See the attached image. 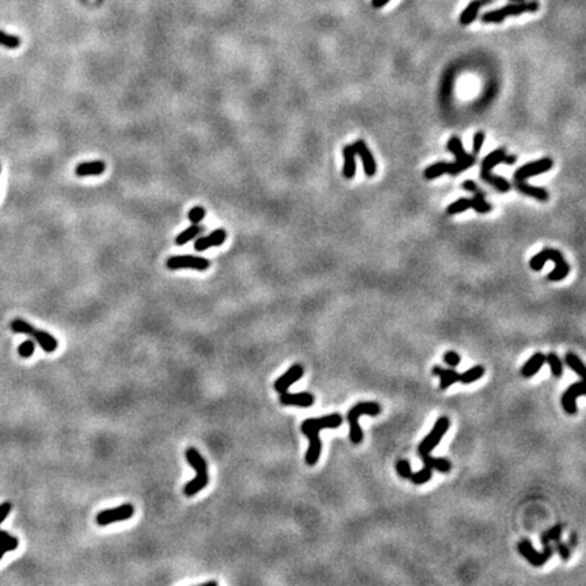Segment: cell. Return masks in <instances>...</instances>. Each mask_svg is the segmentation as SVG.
<instances>
[{
  "instance_id": "f6af8a7d",
  "label": "cell",
  "mask_w": 586,
  "mask_h": 586,
  "mask_svg": "<svg viewBox=\"0 0 586 586\" xmlns=\"http://www.w3.org/2000/svg\"><path fill=\"white\" fill-rule=\"evenodd\" d=\"M513 1H522V0H513Z\"/></svg>"
},
{
  "instance_id": "ba28073f",
  "label": "cell",
  "mask_w": 586,
  "mask_h": 586,
  "mask_svg": "<svg viewBox=\"0 0 586 586\" xmlns=\"http://www.w3.org/2000/svg\"><path fill=\"white\" fill-rule=\"evenodd\" d=\"M449 429V419L447 418V417H441V418H438L437 419V422L435 423V428L432 429V432L429 433L428 435H426V438L425 440H422V442L419 444V447H418V452H419V456H422V454H428L430 453L433 449L440 444V441H441V438L444 437V435L448 432Z\"/></svg>"
},
{
  "instance_id": "cb8c5ba5",
  "label": "cell",
  "mask_w": 586,
  "mask_h": 586,
  "mask_svg": "<svg viewBox=\"0 0 586 586\" xmlns=\"http://www.w3.org/2000/svg\"><path fill=\"white\" fill-rule=\"evenodd\" d=\"M544 362H546V356L543 353H536L521 368V375L524 377H532L540 370L541 367L544 365Z\"/></svg>"
},
{
  "instance_id": "484cf974",
  "label": "cell",
  "mask_w": 586,
  "mask_h": 586,
  "mask_svg": "<svg viewBox=\"0 0 586 586\" xmlns=\"http://www.w3.org/2000/svg\"><path fill=\"white\" fill-rule=\"evenodd\" d=\"M202 231H204V227H202V225H200V223L190 225L189 228H186L184 231H182L178 236L175 237V244H177V246H184V244L189 243L191 239H194L196 236H198V235H200Z\"/></svg>"
},
{
  "instance_id": "4dcf8cb0",
  "label": "cell",
  "mask_w": 586,
  "mask_h": 586,
  "mask_svg": "<svg viewBox=\"0 0 586 586\" xmlns=\"http://www.w3.org/2000/svg\"><path fill=\"white\" fill-rule=\"evenodd\" d=\"M18 544H19V541H18L17 537H14L11 535L7 534L6 531H1V529H0V546L6 550V553L7 551H14V550H17V548H18Z\"/></svg>"
},
{
  "instance_id": "f1b7e54d",
  "label": "cell",
  "mask_w": 586,
  "mask_h": 586,
  "mask_svg": "<svg viewBox=\"0 0 586 586\" xmlns=\"http://www.w3.org/2000/svg\"><path fill=\"white\" fill-rule=\"evenodd\" d=\"M565 360H566V364L570 367L571 370H574L581 379H585V365H584V362L581 361L580 357L575 356L574 353H567Z\"/></svg>"
},
{
  "instance_id": "d6986e66",
  "label": "cell",
  "mask_w": 586,
  "mask_h": 586,
  "mask_svg": "<svg viewBox=\"0 0 586 586\" xmlns=\"http://www.w3.org/2000/svg\"><path fill=\"white\" fill-rule=\"evenodd\" d=\"M186 460L190 464L191 468L197 472V476H208V466L206 461L198 452V449L189 448L186 451Z\"/></svg>"
},
{
  "instance_id": "4316f807",
  "label": "cell",
  "mask_w": 586,
  "mask_h": 586,
  "mask_svg": "<svg viewBox=\"0 0 586 586\" xmlns=\"http://www.w3.org/2000/svg\"><path fill=\"white\" fill-rule=\"evenodd\" d=\"M208 483H209V476H196L193 481L189 482L184 487V495H187V497L196 495L197 493H200Z\"/></svg>"
},
{
  "instance_id": "d6a6232c",
  "label": "cell",
  "mask_w": 586,
  "mask_h": 586,
  "mask_svg": "<svg viewBox=\"0 0 586 586\" xmlns=\"http://www.w3.org/2000/svg\"><path fill=\"white\" fill-rule=\"evenodd\" d=\"M10 327H11V330H13L14 333L26 334V335H30L34 330V326H32V324L29 322H26V320H22V319H15V320H13L11 324H10Z\"/></svg>"
},
{
  "instance_id": "8d00e7d4",
  "label": "cell",
  "mask_w": 586,
  "mask_h": 586,
  "mask_svg": "<svg viewBox=\"0 0 586 586\" xmlns=\"http://www.w3.org/2000/svg\"><path fill=\"white\" fill-rule=\"evenodd\" d=\"M396 471H398V474L401 475L402 478H404V479H408L410 478V475H411V466H410V463H408L407 460H399L398 463H396Z\"/></svg>"
},
{
  "instance_id": "9a60e30c",
  "label": "cell",
  "mask_w": 586,
  "mask_h": 586,
  "mask_svg": "<svg viewBox=\"0 0 586 586\" xmlns=\"http://www.w3.org/2000/svg\"><path fill=\"white\" fill-rule=\"evenodd\" d=\"M353 148L356 151V155H358L362 159L365 175L367 177H373L376 174V162L370 150L365 144V141L364 140H357L356 143L353 144Z\"/></svg>"
},
{
  "instance_id": "8992f818",
  "label": "cell",
  "mask_w": 586,
  "mask_h": 586,
  "mask_svg": "<svg viewBox=\"0 0 586 586\" xmlns=\"http://www.w3.org/2000/svg\"><path fill=\"white\" fill-rule=\"evenodd\" d=\"M382 407L380 404H377L376 402H361L356 404L354 407L350 410L348 413V421L350 423V440L353 444H360L362 442L364 435H362V429L358 423V419L361 415H370V417H376L380 414Z\"/></svg>"
},
{
  "instance_id": "7402d4cb",
  "label": "cell",
  "mask_w": 586,
  "mask_h": 586,
  "mask_svg": "<svg viewBox=\"0 0 586 586\" xmlns=\"http://www.w3.org/2000/svg\"><path fill=\"white\" fill-rule=\"evenodd\" d=\"M432 373L440 376V389L449 388L452 384L459 382V376H460V373H457L454 369H442L440 367H435L432 369Z\"/></svg>"
},
{
  "instance_id": "4fadbf2b",
  "label": "cell",
  "mask_w": 586,
  "mask_h": 586,
  "mask_svg": "<svg viewBox=\"0 0 586 586\" xmlns=\"http://www.w3.org/2000/svg\"><path fill=\"white\" fill-rule=\"evenodd\" d=\"M585 382H584V379H582L581 382L574 383L573 385H570V387L567 388L566 392L562 396V407H563V410L566 411L567 414L574 415L578 411V407H577L575 401H577V398L585 395Z\"/></svg>"
},
{
  "instance_id": "836d02e7",
  "label": "cell",
  "mask_w": 586,
  "mask_h": 586,
  "mask_svg": "<svg viewBox=\"0 0 586 586\" xmlns=\"http://www.w3.org/2000/svg\"><path fill=\"white\" fill-rule=\"evenodd\" d=\"M0 45L6 46L8 49H17L20 45V40L15 35H10L0 30Z\"/></svg>"
},
{
  "instance_id": "603a6c76",
  "label": "cell",
  "mask_w": 586,
  "mask_h": 586,
  "mask_svg": "<svg viewBox=\"0 0 586 586\" xmlns=\"http://www.w3.org/2000/svg\"><path fill=\"white\" fill-rule=\"evenodd\" d=\"M356 151L353 148V145H346L343 148V177L348 179H352L356 174Z\"/></svg>"
},
{
  "instance_id": "ab89813d",
  "label": "cell",
  "mask_w": 586,
  "mask_h": 586,
  "mask_svg": "<svg viewBox=\"0 0 586 586\" xmlns=\"http://www.w3.org/2000/svg\"><path fill=\"white\" fill-rule=\"evenodd\" d=\"M553 543H556V550H558V553H559L560 558L563 560L570 559V550H569V547H567L565 543H562L559 539L555 540Z\"/></svg>"
},
{
  "instance_id": "1f68e13d",
  "label": "cell",
  "mask_w": 586,
  "mask_h": 586,
  "mask_svg": "<svg viewBox=\"0 0 586 586\" xmlns=\"http://www.w3.org/2000/svg\"><path fill=\"white\" fill-rule=\"evenodd\" d=\"M546 362H548L553 376H556V377L562 376V373H563V364H562L560 358L555 353H550L548 356H546Z\"/></svg>"
},
{
  "instance_id": "9c48e42d",
  "label": "cell",
  "mask_w": 586,
  "mask_h": 586,
  "mask_svg": "<svg viewBox=\"0 0 586 586\" xmlns=\"http://www.w3.org/2000/svg\"><path fill=\"white\" fill-rule=\"evenodd\" d=\"M167 269L177 270V269H196V270H206L211 266V261L202 257H194V255H177L170 257L166 262Z\"/></svg>"
},
{
  "instance_id": "f546056e",
  "label": "cell",
  "mask_w": 586,
  "mask_h": 586,
  "mask_svg": "<svg viewBox=\"0 0 586 586\" xmlns=\"http://www.w3.org/2000/svg\"><path fill=\"white\" fill-rule=\"evenodd\" d=\"M408 479L413 482L414 485H423V483H426V482H429L432 479V468L425 466L421 471H418V472H411Z\"/></svg>"
},
{
  "instance_id": "7c38bea8",
  "label": "cell",
  "mask_w": 586,
  "mask_h": 586,
  "mask_svg": "<svg viewBox=\"0 0 586 586\" xmlns=\"http://www.w3.org/2000/svg\"><path fill=\"white\" fill-rule=\"evenodd\" d=\"M517 548H519V553L525 558V559L532 565V566L535 567H540L543 566L544 563H546L547 560L551 558V555H553V547L550 546H546L543 547L544 550H543V553H537L536 550H535L534 547H532V544L529 543L528 540H522L519 543V546H517Z\"/></svg>"
},
{
  "instance_id": "277c9868",
  "label": "cell",
  "mask_w": 586,
  "mask_h": 586,
  "mask_svg": "<svg viewBox=\"0 0 586 586\" xmlns=\"http://www.w3.org/2000/svg\"><path fill=\"white\" fill-rule=\"evenodd\" d=\"M463 189L468 191H472L475 197L472 200L468 198H460L457 201H454L447 208V213L448 215H457L461 212H466L468 209H474L478 213H488L493 209V206L488 204L485 198V193L478 187V184H475L474 181H466L463 182Z\"/></svg>"
},
{
  "instance_id": "60d3db41",
  "label": "cell",
  "mask_w": 586,
  "mask_h": 586,
  "mask_svg": "<svg viewBox=\"0 0 586 586\" xmlns=\"http://www.w3.org/2000/svg\"><path fill=\"white\" fill-rule=\"evenodd\" d=\"M11 509H13V505H11V502H8V501L0 503V524L6 520V517L8 516V513L11 512Z\"/></svg>"
},
{
  "instance_id": "ac0fdd59",
  "label": "cell",
  "mask_w": 586,
  "mask_h": 586,
  "mask_svg": "<svg viewBox=\"0 0 586 586\" xmlns=\"http://www.w3.org/2000/svg\"><path fill=\"white\" fill-rule=\"evenodd\" d=\"M106 170L103 160H91V162H82L76 166L75 174L78 177H98L102 175Z\"/></svg>"
},
{
  "instance_id": "7a4b0ae2",
  "label": "cell",
  "mask_w": 586,
  "mask_h": 586,
  "mask_svg": "<svg viewBox=\"0 0 586 586\" xmlns=\"http://www.w3.org/2000/svg\"><path fill=\"white\" fill-rule=\"evenodd\" d=\"M448 150L453 153L456 160H454V162H451V163L438 162V163L429 166L428 168L425 170V172H423L425 178H438V177L444 175L445 172H448L451 175H457V174H460L461 171L471 168V167L475 165V162H476V156H475L474 153H472V155H468L467 152L464 151V148H463L461 140L459 137H456V136L449 138Z\"/></svg>"
},
{
  "instance_id": "f35d334b",
  "label": "cell",
  "mask_w": 586,
  "mask_h": 586,
  "mask_svg": "<svg viewBox=\"0 0 586 586\" xmlns=\"http://www.w3.org/2000/svg\"><path fill=\"white\" fill-rule=\"evenodd\" d=\"M444 361L447 362L449 367H457L460 364V356L454 352H447L444 354Z\"/></svg>"
},
{
  "instance_id": "ffe728a7",
  "label": "cell",
  "mask_w": 586,
  "mask_h": 586,
  "mask_svg": "<svg viewBox=\"0 0 586 586\" xmlns=\"http://www.w3.org/2000/svg\"><path fill=\"white\" fill-rule=\"evenodd\" d=\"M491 1H493V0H472V1L463 10V13L460 14L461 25H463V26L471 25V23L476 19V17H478L479 10H481L482 7L485 6V4H487V3H491Z\"/></svg>"
},
{
  "instance_id": "30bf717a",
  "label": "cell",
  "mask_w": 586,
  "mask_h": 586,
  "mask_svg": "<svg viewBox=\"0 0 586 586\" xmlns=\"http://www.w3.org/2000/svg\"><path fill=\"white\" fill-rule=\"evenodd\" d=\"M134 514V507L131 503H125L121 506L113 507V509H105L102 512H99L95 517L97 524L98 525H109V524H114L118 521H125L128 519H131Z\"/></svg>"
},
{
  "instance_id": "2e32d148",
  "label": "cell",
  "mask_w": 586,
  "mask_h": 586,
  "mask_svg": "<svg viewBox=\"0 0 586 586\" xmlns=\"http://www.w3.org/2000/svg\"><path fill=\"white\" fill-rule=\"evenodd\" d=\"M225 239H227V232H225V230L218 228V230L211 232L209 235L197 239L196 243H194V250L205 251L208 250V249H211V247H218V246H221V244L224 243Z\"/></svg>"
},
{
  "instance_id": "d590c367",
  "label": "cell",
  "mask_w": 586,
  "mask_h": 586,
  "mask_svg": "<svg viewBox=\"0 0 586 586\" xmlns=\"http://www.w3.org/2000/svg\"><path fill=\"white\" fill-rule=\"evenodd\" d=\"M34 350H35V343L33 341H30V339H27L25 342L20 343L19 348H18V353H19L20 357L29 358V357L33 356Z\"/></svg>"
},
{
  "instance_id": "5b68a950",
  "label": "cell",
  "mask_w": 586,
  "mask_h": 586,
  "mask_svg": "<svg viewBox=\"0 0 586 586\" xmlns=\"http://www.w3.org/2000/svg\"><path fill=\"white\" fill-rule=\"evenodd\" d=\"M505 158H506V151H505L503 148L495 150V151H493L490 155H487L486 158L483 159L481 168L482 179H483L486 184H491L494 189H497V190L501 191V193H506V191L510 190V184H509L505 178H502V177L493 175V174H491V170L494 168L495 166H498L500 163H503V162H505Z\"/></svg>"
},
{
  "instance_id": "6da1fadb",
  "label": "cell",
  "mask_w": 586,
  "mask_h": 586,
  "mask_svg": "<svg viewBox=\"0 0 586 586\" xmlns=\"http://www.w3.org/2000/svg\"><path fill=\"white\" fill-rule=\"evenodd\" d=\"M341 425H342V415L338 413L326 415L322 418H310L301 423V432L310 440V447L305 453V463L308 466H315L320 457L322 441L319 437V432L322 429H336Z\"/></svg>"
},
{
  "instance_id": "3957f363",
  "label": "cell",
  "mask_w": 586,
  "mask_h": 586,
  "mask_svg": "<svg viewBox=\"0 0 586 586\" xmlns=\"http://www.w3.org/2000/svg\"><path fill=\"white\" fill-rule=\"evenodd\" d=\"M547 261H553L555 264V269L547 276L548 281L558 283L560 280L566 278L569 271H570V266L566 262L563 254L559 250H555V249H550V247L543 249L539 254H536L535 257H532V259L529 261V266L535 271H539L543 269V266H544Z\"/></svg>"
},
{
  "instance_id": "e575fe53",
  "label": "cell",
  "mask_w": 586,
  "mask_h": 586,
  "mask_svg": "<svg viewBox=\"0 0 586 586\" xmlns=\"http://www.w3.org/2000/svg\"><path fill=\"white\" fill-rule=\"evenodd\" d=\"M205 215H206V211H205L202 206L197 205V206H193L190 211H189L187 218H189V220L191 221V224H197V223H200V221L205 218Z\"/></svg>"
},
{
  "instance_id": "bcb514c9",
  "label": "cell",
  "mask_w": 586,
  "mask_h": 586,
  "mask_svg": "<svg viewBox=\"0 0 586 586\" xmlns=\"http://www.w3.org/2000/svg\"><path fill=\"white\" fill-rule=\"evenodd\" d=\"M0 171H1V167H0Z\"/></svg>"
},
{
  "instance_id": "e0dca14e",
  "label": "cell",
  "mask_w": 586,
  "mask_h": 586,
  "mask_svg": "<svg viewBox=\"0 0 586 586\" xmlns=\"http://www.w3.org/2000/svg\"><path fill=\"white\" fill-rule=\"evenodd\" d=\"M280 402L284 406H297V407H311L315 403V398L308 392H299V394H289L283 392L280 396Z\"/></svg>"
},
{
  "instance_id": "7bdbcfd3",
  "label": "cell",
  "mask_w": 586,
  "mask_h": 586,
  "mask_svg": "<svg viewBox=\"0 0 586 586\" xmlns=\"http://www.w3.org/2000/svg\"><path fill=\"white\" fill-rule=\"evenodd\" d=\"M570 546L571 547L577 546V535H575V532H573V534L570 535Z\"/></svg>"
},
{
  "instance_id": "ee69618b",
  "label": "cell",
  "mask_w": 586,
  "mask_h": 586,
  "mask_svg": "<svg viewBox=\"0 0 586 586\" xmlns=\"http://www.w3.org/2000/svg\"><path fill=\"white\" fill-rule=\"evenodd\" d=\"M4 553H6V550H4L3 547L0 546V559H1L3 556H4Z\"/></svg>"
},
{
  "instance_id": "5bb4252c",
  "label": "cell",
  "mask_w": 586,
  "mask_h": 586,
  "mask_svg": "<svg viewBox=\"0 0 586 586\" xmlns=\"http://www.w3.org/2000/svg\"><path fill=\"white\" fill-rule=\"evenodd\" d=\"M304 375V368L300 364H295L292 365L283 376H280L274 383V389L278 394H283L285 391H288L292 384H295L299 382Z\"/></svg>"
},
{
  "instance_id": "d4e9b609",
  "label": "cell",
  "mask_w": 586,
  "mask_h": 586,
  "mask_svg": "<svg viewBox=\"0 0 586 586\" xmlns=\"http://www.w3.org/2000/svg\"><path fill=\"white\" fill-rule=\"evenodd\" d=\"M422 461H423V464L426 466V467L432 468V469H437V471H440V472H444V474H447V472H449L451 471V463H449L447 459H442V457H433V456H430V454H422L421 456Z\"/></svg>"
},
{
  "instance_id": "8fae6325",
  "label": "cell",
  "mask_w": 586,
  "mask_h": 586,
  "mask_svg": "<svg viewBox=\"0 0 586 586\" xmlns=\"http://www.w3.org/2000/svg\"><path fill=\"white\" fill-rule=\"evenodd\" d=\"M553 166V162L550 158L540 159V160H536V162H531V163L524 165L522 167H520L517 171L514 172V186L525 182V179L527 178L536 177V175H539V174H543V172L551 170Z\"/></svg>"
},
{
  "instance_id": "74e56055",
  "label": "cell",
  "mask_w": 586,
  "mask_h": 586,
  "mask_svg": "<svg viewBox=\"0 0 586 586\" xmlns=\"http://www.w3.org/2000/svg\"><path fill=\"white\" fill-rule=\"evenodd\" d=\"M483 141H485V133L483 132H476L474 136V148H472V153H474L475 156H478L479 153H481V150H482V145H483Z\"/></svg>"
},
{
  "instance_id": "b9f144b4",
  "label": "cell",
  "mask_w": 586,
  "mask_h": 586,
  "mask_svg": "<svg viewBox=\"0 0 586 586\" xmlns=\"http://www.w3.org/2000/svg\"><path fill=\"white\" fill-rule=\"evenodd\" d=\"M391 0H372V6L375 7V8H382V7H384L385 4H388Z\"/></svg>"
},
{
  "instance_id": "52a82bcc",
  "label": "cell",
  "mask_w": 586,
  "mask_h": 586,
  "mask_svg": "<svg viewBox=\"0 0 586 586\" xmlns=\"http://www.w3.org/2000/svg\"><path fill=\"white\" fill-rule=\"evenodd\" d=\"M539 10L537 1H519L516 4L502 7L482 15L483 23H501L507 17H517L527 13H536Z\"/></svg>"
},
{
  "instance_id": "44dd1931",
  "label": "cell",
  "mask_w": 586,
  "mask_h": 586,
  "mask_svg": "<svg viewBox=\"0 0 586 586\" xmlns=\"http://www.w3.org/2000/svg\"><path fill=\"white\" fill-rule=\"evenodd\" d=\"M30 336H33L34 339L40 343L42 350L46 352V353H53L54 350L57 349V346H59L56 338L50 335L49 333H46V331H40V330L34 329L33 333L30 334Z\"/></svg>"
},
{
  "instance_id": "83f0119b",
  "label": "cell",
  "mask_w": 586,
  "mask_h": 586,
  "mask_svg": "<svg viewBox=\"0 0 586 586\" xmlns=\"http://www.w3.org/2000/svg\"><path fill=\"white\" fill-rule=\"evenodd\" d=\"M483 375H485V368L482 365H478V367H474V368L468 369L467 372L461 373L459 376V382H461L463 384H469V383L479 380Z\"/></svg>"
}]
</instances>
